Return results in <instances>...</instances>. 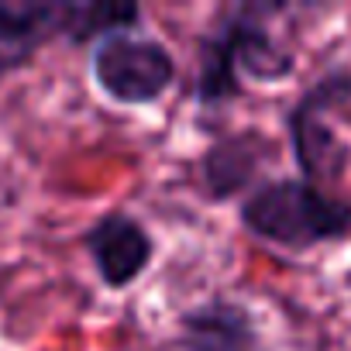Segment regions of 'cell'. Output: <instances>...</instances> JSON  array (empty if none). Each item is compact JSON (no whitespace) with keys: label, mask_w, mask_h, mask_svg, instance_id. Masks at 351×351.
Instances as JSON below:
<instances>
[{"label":"cell","mask_w":351,"mask_h":351,"mask_svg":"<svg viewBox=\"0 0 351 351\" xmlns=\"http://www.w3.org/2000/svg\"><path fill=\"white\" fill-rule=\"evenodd\" d=\"M176 344L183 351H262V330L245 303L210 296L180 313Z\"/></svg>","instance_id":"cell-7"},{"label":"cell","mask_w":351,"mask_h":351,"mask_svg":"<svg viewBox=\"0 0 351 351\" xmlns=\"http://www.w3.org/2000/svg\"><path fill=\"white\" fill-rule=\"evenodd\" d=\"M32 62V56H25V52H11V49H0V83H4L11 73H18V69H25Z\"/></svg>","instance_id":"cell-10"},{"label":"cell","mask_w":351,"mask_h":351,"mask_svg":"<svg viewBox=\"0 0 351 351\" xmlns=\"http://www.w3.org/2000/svg\"><path fill=\"white\" fill-rule=\"evenodd\" d=\"M59 8L49 0H0V49L35 59L42 45L59 38Z\"/></svg>","instance_id":"cell-9"},{"label":"cell","mask_w":351,"mask_h":351,"mask_svg":"<svg viewBox=\"0 0 351 351\" xmlns=\"http://www.w3.org/2000/svg\"><path fill=\"white\" fill-rule=\"evenodd\" d=\"M269 158H276V148L269 134L255 128L217 134L197 158V190L207 204L245 200L258 186Z\"/></svg>","instance_id":"cell-5"},{"label":"cell","mask_w":351,"mask_h":351,"mask_svg":"<svg viewBox=\"0 0 351 351\" xmlns=\"http://www.w3.org/2000/svg\"><path fill=\"white\" fill-rule=\"evenodd\" d=\"M90 73L97 90L117 107H152L180 76L176 56L158 38L141 32H117L93 45Z\"/></svg>","instance_id":"cell-4"},{"label":"cell","mask_w":351,"mask_h":351,"mask_svg":"<svg viewBox=\"0 0 351 351\" xmlns=\"http://www.w3.org/2000/svg\"><path fill=\"white\" fill-rule=\"evenodd\" d=\"M83 248L97 269L104 289H128L134 286L148 265L155 262V238L152 231L128 210H107L83 231Z\"/></svg>","instance_id":"cell-6"},{"label":"cell","mask_w":351,"mask_h":351,"mask_svg":"<svg viewBox=\"0 0 351 351\" xmlns=\"http://www.w3.org/2000/svg\"><path fill=\"white\" fill-rule=\"evenodd\" d=\"M238 221L255 241L303 255L351 238V200L300 176H276L238 204Z\"/></svg>","instance_id":"cell-2"},{"label":"cell","mask_w":351,"mask_h":351,"mask_svg":"<svg viewBox=\"0 0 351 351\" xmlns=\"http://www.w3.org/2000/svg\"><path fill=\"white\" fill-rule=\"evenodd\" d=\"M141 18V4H131V0H97V4L73 0V4L59 8V38L69 45H97L107 35L138 32Z\"/></svg>","instance_id":"cell-8"},{"label":"cell","mask_w":351,"mask_h":351,"mask_svg":"<svg viewBox=\"0 0 351 351\" xmlns=\"http://www.w3.org/2000/svg\"><path fill=\"white\" fill-rule=\"evenodd\" d=\"M276 0H248L217 11L214 25L197 45L193 100L207 110H221L245 97V80L282 83L296 73V56L272 35V18L286 14Z\"/></svg>","instance_id":"cell-1"},{"label":"cell","mask_w":351,"mask_h":351,"mask_svg":"<svg viewBox=\"0 0 351 351\" xmlns=\"http://www.w3.org/2000/svg\"><path fill=\"white\" fill-rule=\"evenodd\" d=\"M351 107V66H327L286 110L282 128L289 138V155L300 169V180L313 186L337 183L348 172L351 145L327 124V114Z\"/></svg>","instance_id":"cell-3"}]
</instances>
